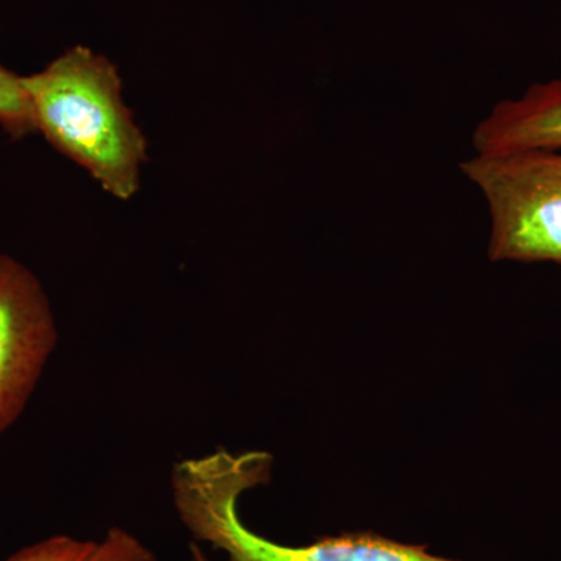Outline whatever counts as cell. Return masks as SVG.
<instances>
[{"label": "cell", "instance_id": "cell-6", "mask_svg": "<svg viewBox=\"0 0 561 561\" xmlns=\"http://www.w3.org/2000/svg\"><path fill=\"white\" fill-rule=\"evenodd\" d=\"M0 127L14 139L36 131L22 77L0 65Z\"/></svg>", "mask_w": 561, "mask_h": 561}, {"label": "cell", "instance_id": "cell-2", "mask_svg": "<svg viewBox=\"0 0 561 561\" xmlns=\"http://www.w3.org/2000/svg\"><path fill=\"white\" fill-rule=\"evenodd\" d=\"M271 468L261 451L220 449L180 461L172 471V493L181 523L195 540L227 553V561H457L370 531L300 546L261 537L241 522L238 504L245 491L268 481Z\"/></svg>", "mask_w": 561, "mask_h": 561}, {"label": "cell", "instance_id": "cell-1", "mask_svg": "<svg viewBox=\"0 0 561 561\" xmlns=\"http://www.w3.org/2000/svg\"><path fill=\"white\" fill-rule=\"evenodd\" d=\"M36 131L121 201L139 190L147 140L122 99L116 66L76 46L22 77Z\"/></svg>", "mask_w": 561, "mask_h": 561}, {"label": "cell", "instance_id": "cell-7", "mask_svg": "<svg viewBox=\"0 0 561 561\" xmlns=\"http://www.w3.org/2000/svg\"><path fill=\"white\" fill-rule=\"evenodd\" d=\"M99 541L55 535L2 561H98Z\"/></svg>", "mask_w": 561, "mask_h": 561}, {"label": "cell", "instance_id": "cell-9", "mask_svg": "<svg viewBox=\"0 0 561 561\" xmlns=\"http://www.w3.org/2000/svg\"><path fill=\"white\" fill-rule=\"evenodd\" d=\"M191 561H209L208 556L195 542L191 545Z\"/></svg>", "mask_w": 561, "mask_h": 561}, {"label": "cell", "instance_id": "cell-8", "mask_svg": "<svg viewBox=\"0 0 561 561\" xmlns=\"http://www.w3.org/2000/svg\"><path fill=\"white\" fill-rule=\"evenodd\" d=\"M98 561H160L127 530L113 527L99 540Z\"/></svg>", "mask_w": 561, "mask_h": 561}, {"label": "cell", "instance_id": "cell-4", "mask_svg": "<svg viewBox=\"0 0 561 561\" xmlns=\"http://www.w3.org/2000/svg\"><path fill=\"white\" fill-rule=\"evenodd\" d=\"M55 345L57 327L39 280L0 256V435L24 412Z\"/></svg>", "mask_w": 561, "mask_h": 561}, {"label": "cell", "instance_id": "cell-5", "mask_svg": "<svg viewBox=\"0 0 561 561\" xmlns=\"http://www.w3.org/2000/svg\"><path fill=\"white\" fill-rule=\"evenodd\" d=\"M476 153L561 150V79L531 84L522 98L502 101L476 127Z\"/></svg>", "mask_w": 561, "mask_h": 561}, {"label": "cell", "instance_id": "cell-3", "mask_svg": "<svg viewBox=\"0 0 561 561\" xmlns=\"http://www.w3.org/2000/svg\"><path fill=\"white\" fill-rule=\"evenodd\" d=\"M461 172L489 205V257L561 264V150L476 153Z\"/></svg>", "mask_w": 561, "mask_h": 561}]
</instances>
